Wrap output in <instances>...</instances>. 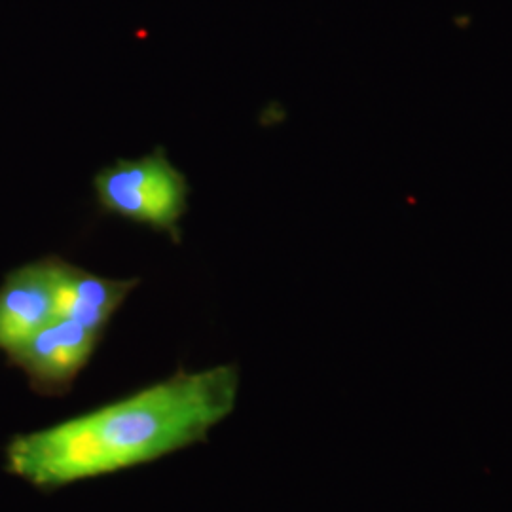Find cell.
<instances>
[{
	"instance_id": "5b68a950",
	"label": "cell",
	"mask_w": 512,
	"mask_h": 512,
	"mask_svg": "<svg viewBox=\"0 0 512 512\" xmlns=\"http://www.w3.org/2000/svg\"><path fill=\"white\" fill-rule=\"evenodd\" d=\"M137 283L139 279L101 277L63 260L57 298L59 317L73 319L95 334H101Z\"/></svg>"
},
{
	"instance_id": "7a4b0ae2",
	"label": "cell",
	"mask_w": 512,
	"mask_h": 512,
	"mask_svg": "<svg viewBox=\"0 0 512 512\" xmlns=\"http://www.w3.org/2000/svg\"><path fill=\"white\" fill-rule=\"evenodd\" d=\"M93 188L101 211L181 241L179 224L188 209L190 184L183 171L171 164L165 148L103 167Z\"/></svg>"
},
{
	"instance_id": "277c9868",
	"label": "cell",
	"mask_w": 512,
	"mask_h": 512,
	"mask_svg": "<svg viewBox=\"0 0 512 512\" xmlns=\"http://www.w3.org/2000/svg\"><path fill=\"white\" fill-rule=\"evenodd\" d=\"M99 340L101 334L73 319L57 317L8 355L31 376L37 387L57 393L73 384L78 372L88 365Z\"/></svg>"
},
{
	"instance_id": "3957f363",
	"label": "cell",
	"mask_w": 512,
	"mask_h": 512,
	"mask_svg": "<svg viewBox=\"0 0 512 512\" xmlns=\"http://www.w3.org/2000/svg\"><path fill=\"white\" fill-rule=\"evenodd\" d=\"M61 258L21 266L0 287V349L12 353L59 317Z\"/></svg>"
},
{
	"instance_id": "6da1fadb",
	"label": "cell",
	"mask_w": 512,
	"mask_h": 512,
	"mask_svg": "<svg viewBox=\"0 0 512 512\" xmlns=\"http://www.w3.org/2000/svg\"><path fill=\"white\" fill-rule=\"evenodd\" d=\"M234 365L177 372L122 401L12 440L8 469L42 488L109 475L190 446L236 406Z\"/></svg>"
}]
</instances>
